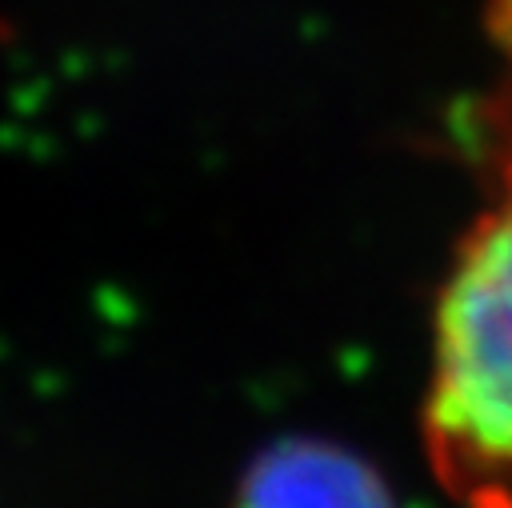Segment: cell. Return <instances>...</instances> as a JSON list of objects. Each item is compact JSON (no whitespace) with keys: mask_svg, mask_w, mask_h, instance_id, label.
<instances>
[{"mask_svg":"<svg viewBox=\"0 0 512 508\" xmlns=\"http://www.w3.org/2000/svg\"><path fill=\"white\" fill-rule=\"evenodd\" d=\"M512 60V0L496 4ZM496 192L456 248L432 320L424 448L460 508H512V80L496 96Z\"/></svg>","mask_w":512,"mask_h":508,"instance_id":"6da1fadb","label":"cell"},{"mask_svg":"<svg viewBox=\"0 0 512 508\" xmlns=\"http://www.w3.org/2000/svg\"><path fill=\"white\" fill-rule=\"evenodd\" d=\"M228 508H396V492L340 440L280 436L244 464Z\"/></svg>","mask_w":512,"mask_h":508,"instance_id":"7a4b0ae2","label":"cell"}]
</instances>
